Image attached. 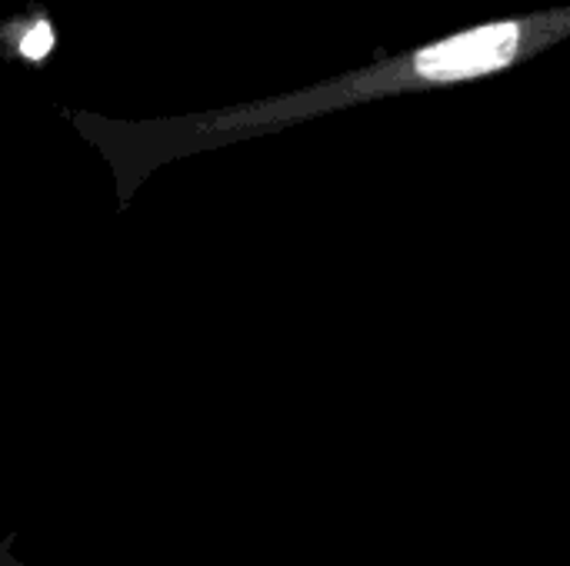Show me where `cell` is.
<instances>
[{
    "instance_id": "7a4b0ae2",
    "label": "cell",
    "mask_w": 570,
    "mask_h": 566,
    "mask_svg": "<svg viewBox=\"0 0 570 566\" xmlns=\"http://www.w3.org/2000/svg\"><path fill=\"white\" fill-rule=\"evenodd\" d=\"M50 47H53V30H50L47 23H33V27H30V33L20 40V50H23V57H30V60L47 57V53H50Z\"/></svg>"
},
{
    "instance_id": "6da1fadb",
    "label": "cell",
    "mask_w": 570,
    "mask_h": 566,
    "mask_svg": "<svg viewBox=\"0 0 570 566\" xmlns=\"http://www.w3.org/2000/svg\"><path fill=\"white\" fill-rule=\"evenodd\" d=\"M521 43V27L518 23H494L481 27L461 37H451L444 43H434L417 53V70L431 80H461V77H478L488 70H498L511 63Z\"/></svg>"
}]
</instances>
